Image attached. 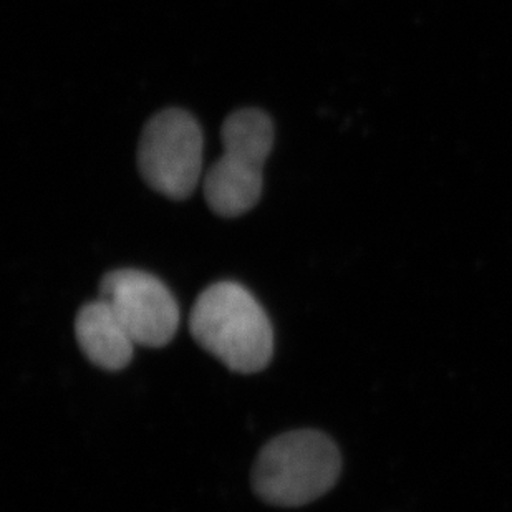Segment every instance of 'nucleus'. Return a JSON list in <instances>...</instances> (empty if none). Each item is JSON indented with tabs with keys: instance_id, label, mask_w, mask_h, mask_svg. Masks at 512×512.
<instances>
[{
	"instance_id": "1",
	"label": "nucleus",
	"mask_w": 512,
	"mask_h": 512,
	"mask_svg": "<svg viewBox=\"0 0 512 512\" xmlns=\"http://www.w3.org/2000/svg\"><path fill=\"white\" fill-rule=\"evenodd\" d=\"M189 330L199 347L242 375L261 372L274 355V330L266 310L237 282L204 289L191 309Z\"/></svg>"
},
{
	"instance_id": "5",
	"label": "nucleus",
	"mask_w": 512,
	"mask_h": 512,
	"mask_svg": "<svg viewBox=\"0 0 512 512\" xmlns=\"http://www.w3.org/2000/svg\"><path fill=\"white\" fill-rule=\"evenodd\" d=\"M105 300L141 347H165L179 327V307L158 277L138 269L108 272L100 282Z\"/></svg>"
},
{
	"instance_id": "6",
	"label": "nucleus",
	"mask_w": 512,
	"mask_h": 512,
	"mask_svg": "<svg viewBox=\"0 0 512 512\" xmlns=\"http://www.w3.org/2000/svg\"><path fill=\"white\" fill-rule=\"evenodd\" d=\"M75 337L85 357L108 372L123 370L135 353V340L100 297L78 310Z\"/></svg>"
},
{
	"instance_id": "3",
	"label": "nucleus",
	"mask_w": 512,
	"mask_h": 512,
	"mask_svg": "<svg viewBox=\"0 0 512 512\" xmlns=\"http://www.w3.org/2000/svg\"><path fill=\"white\" fill-rule=\"evenodd\" d=\"M221 140L224 153L204 176V198L221 218H237L261 199L274 123L262 110L242 108L224 120Z\"/></svg>"
},
{
	"instance_id": "4",
	"label": "nucleus",
	"mask_w": 512,
	"mask_h": 512,
	"mask_svg": "<svg viewBox=\"0 0 512 512\" xmlns=\"http://www.w3.org/2000/svg\"><path fill=\"white\" fill-rule=\"evenodd\" d=\"M203 130L181 108L156 113L138 143V170L156 193L174 201L188 199L203 173Z\"/></svg>"
},
{
	"instance_id": "2",
	"label": "nucleus",
	"mask_w": 512,
	"mask_h": 512,
	"mask_svg": "<svg viewBox=\"0 0 512 512\" xmlns=\"http://www.w3.org/2000/svg\"><path fill=\"white\" fill-rule=\"evenodd\" d=\"M342 473V456L329 436L295 430L269 441L252 469V488L264 503L300 508L334 488Z\"/></svg>"
}]
</instances>
